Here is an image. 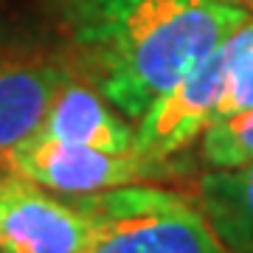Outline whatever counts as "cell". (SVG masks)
Segmentation results:
<instances>
[{"label": "cell", "instance_id": "6da1fadb", "mask_svg": "<svg viewBox=\"0 0 253 253\" xmlns=\"http://www.w3.org/2000/svg\"><path fill=\"white\" fill-rule=\"evenodd\" d=\"M248 20L234 0H93L71 28L101 96L121 116L144 118Z\"/></svg>", "mask_w": 253, "mask_h": 253}, {"label": "cell", "instance_id": "52a82bcc", "mask_svg": "<svg viewBox=\"0 0 253 253\" xmlns=\"http://www.w3.org/2000/svg\"><path fill=\"white\" fill-rule=\"evenodd\" d=\"M71 76L62 65L42 59H0V155L40 132L56 93Z\"/></svg>", "mask_w": 253, "mask_h": 253}, {"label": "cell", "instance_id": "3957f363", "mask_svg": "<svg viewBox=\"0 0 253 253\" xmlns=\"http://www.w3.org/2000/svg\"><path fill=\"white\" fill-rule=\"evenodd\" d=\"M0 161L11 174L68 197L169 180L189 169L186 163H172L169 158H149L138 149L126 155H110L90 146L45 141V138H31L17 149L0 155Z\"/></svg>", "mask_w": 253, "mask_h": 253}, {"label": "cell", "instance_id": "8fae6325", "mask_svg": "<svg viewBox=\"0 0 253 253\" xmlns=\"http://www.w3.org/2000/svg\"><path fill=\"white\" fill-rule=\"evenodd\" d=\"M59 6H62V11H65V17H68V23H76V20L87 11V6H90L93 0H56Z\"/></svg>", "mask_w": 253, "mask_h": 253}, {"label": "cell", "instance_id": "9c48e42d", "mask_svg": "<svg viewBox=\"0 0 253 253\" xmlns=\"http://www.w3.org/2000/svg\"><path fill=\"white\" fill-rule=\"evenodd\" d=\"M200 155L211 169H236L253 163V107L211 121L203 132Z\"/></svg>", "mask_w": 253, "mask_h": 253}, {"label": "cell", "instance_id": "8992f818", "mask_svg": "<svg viewBox=\"0 0 253 253\" xmlns=\"http://www.w3.org/2000/svg\"><path fill=\"white\" fill-rule=\"evenodd\" d=\"M34 138L90 146L99 152L126 155L135 149V129L118 116L96 84L71 79L56 93Z\"/></svg>", "mask_w": 253, "mask_h": 253}, {"label": "cell", "instance_id": "7a4b0ae2", "mask_svg": "<svg viewBox=\"0 0 253 253\" xmlns=\"http://www.w3.org/2000/svg\"><path fill=\"white\" fill-rule=\"evenodd\" d=\"M96 234L82 253H231L189 197L158 186L76 194Z\"/></svg>", "mask_w": 253, "mask_h": 253}, {"label": "cell", "instance_id": "5b68a950", "mask_svg": "<svg viewBox=\"0 0 253 253\" xmlns=\"http://www.w3.org/2000/svg\"><path fill=\"white\" fill-rule=\"evenodd\" d=\"M0 253H82L96 234V219L73 197L9 174L0 194Z\"/></svg>", "mask_w": 253, "mask_h": 253}, {"label": "cell", "instance_id": "4fadbf2b", "mask_svg": "<svg viewBox=\"0 0 253 253\" xmlns=\"http://www.w3.org/2000/svg\"><path fill=\"white\" fill-rule=\"evenodd\" d=\"M234 3H248V6H253V0H234Z\"/></svg>", "mask_w": 253, "mask_h": 253}, {"label": "cell", "instance_id": "ba28073f", "mask_svg": "<svg viewBox=\"0 0 253 253\" xmlns=\"http://www.w3.org/2000/svg\"><path fill=\"white\" fill-rule=\"evenodd\" d=\"M197 206L231 253H253V163L200 177Z\"/></svg>", "mask_w": 253, "mask_h": 253}, {"label": "cell", "instance_id": "277c9868", "mask_svg": "<svg viewBox=\"0 0 253 253\" xmlns=\"http://www.w3.org/2000/svg\"><path fill=\"white\" fill-rule=\"evenodd\" d=\"M245 42V26H239L222 45L200 59L163 99L149 107L135 129V149L149 158H172L183 152L206 126L214 121L222 101L228 73Z\"/></svg>", "mask_w": 253, "mask_h": 253}, {"label": "cell", "instance_id": "5bb4252c", "mask_svg": "<svg viewBox=\"0 0 253 253\" xmlns=\"http://www.w3.org/2000/svg\"><path fill=\"white\" fill-rule=\"evenodd\" d=\"M0 3H3V0H0Z\"/></svg>", "mask_w": 253, "mask_h": 253}, {"label": "cell", "instance_id": "30bf717a", "mask_svg": "<svg viewBox=\"0 0 253 253\" xmlns=\"http://www.w3.org/2000/svg\"><path fill=\"white\" fill-rule=\"evenodd\" d=\"M251 107H253V20H248L245 23V42L236 54L234 65H231L225 93H222V101L217 104L214 121Z\"/></svg>", "mask_w": 253, "mask_h": 253}, {"label": "cell", "instance_id": "7c38bea8", "mask_svg": "<svg viewBox=\"0 0 253 253\" xmlns=\"http://www.w3.org/2000/svg\"><path fill=\"white\" fill-rule=\"evenodd\" d=\"M9 169L3 166V161H0V194H3V183H6V177H9ZM0 219H3V206H0Z\"/></svg>", "mask_w": 253, "mask_h": 253}]
</instances>
